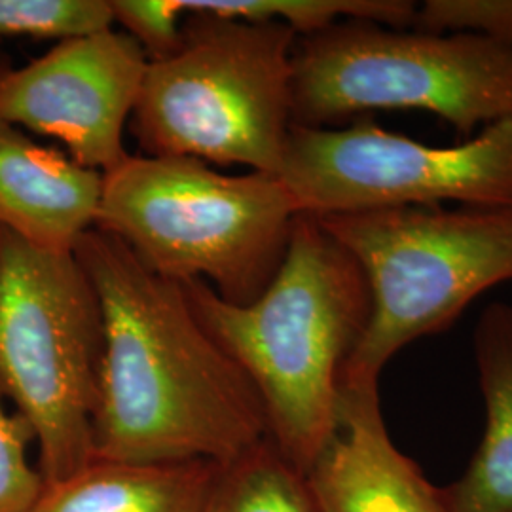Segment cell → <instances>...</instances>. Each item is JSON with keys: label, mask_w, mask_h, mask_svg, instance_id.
Returning a JSON list of instances; mask_svg holds the SVG:
<instances>
[{"label": "cell", "mask_w": 512, "mask_h": 512, "mask_svg": "<svg viewBox=\"0 0 512 512\" xmlns=\"http://www.w3.org/2000/svg\"><path fill=\"white\" fill-rule=\"evenodd\" d=\"M74 256L105 321L92 459L220 465L268 439L255 385L203 327L181 283L152 274L97 228Z\"/></svg>", "instance_id": "cell-1"}, {"label": "cell", "mask_w": 512, "mask_h": 512, "mask_svg": "<svg viewBox=\"0 0 512 512\" xmlns=\"http://www.w3.org/2000/svg\"><path fill=\"white\" fill-rule=\"evenodd\" d=\"M181 285L255 385L268 437L306 475L334 433L342 374L370 321L365 272L317 217L298 213L283 264L255 302L230 304L198 279Z\"/></svg>", "instance_id": "cell-2"}, {"label": "cell", "mask_w": 512, "mask_h": 512, "mask_svg": "<svg viewBox=\"0 0 512 512\" xmlns=\"http://www.w3.org/2000/svg\"><path fill=\"white\" fill-rule=\"evenodd\" d=\"M298 209L277 175H224L179 156H131L103 173L95 226L120 239L152 274L205 281L245 306L268 289Z\"/></svg>", "instance_id": "cell-3"}, {"label": "cell", "mask_w": 512, "mask_h": 512, "mask_svg": "<svg viewBox=\"0 0 512 512\" xmlns=\"http://www.w3.org/2000/svg\"><path fill=\"white\" fill-rule=\"evenodd\" d=\"M296 38L281 23L184 14L177 50L148 61L129 118L145 156L277 175L293 126Z\"/></svg>", "instance_id": "cell-4"}, {"label": "cell", "mask_w": 512, "mask_h": 512, "mask_svg": "<svg viewBox=\"0 0 512 512\" xmlns=\"http://www.w3.org/2000/svg\"><path fill=\"white\" fill-rule=\"evenodd\" d=\"M365 272L372 311L342 385L378 384L416 340L512 281V207H387L317 217Z\"/></svg>", "instance_id": "cell-5"}, {"label": "cell", "mask_w": 512, "mask_h": 512, "mask_svg": "<svg viewBox=\"0 0 512 512\" xmlns=\"http://www.w3.org/2000/svg\"><path fill=\"white\" fill-rule=\"evenodd\" d=\"M425 110L463 135L512 114V42L344 19L296 38L291 122L334 128L372 110Z\"/></svg>", "instance_id": "cell-6"}, {"label": "cell", "mask_w": 512, "mask_h": 512, "mask_svg": "<svg viewBox=\"0 0 512 512\" xmlns=\"http://www.w3.org/2000/svg\"><path fill=\"white\" fill-rule=\"evenodd\" d=\"M105 321L74 253L0 226V397L33 427L46 484L92 461Z\"/></svg>", "instance_id": "cell-7"}, {"label": "cell", "mask_w": 512, "mask_h": 512, "mask_svg": "<svg viewBox=\"0 0 512 512\" xmlns=\"http://www.w3.org/2000/svg\"><path fill=\"white\" fill-rule=\"evenodd\" d=\"M279 181L313 217L387 207H512V114L459 145H427L359 120L291 126Z\"/></svg>", "instance_id": "cell-8"}, {"label": "cell", "mask_w": 512, "mask_h": 512, "mask_svg": "<svg viewBox=\"0 0 512 512\" xmlns=\"http://www.w3.org/2000/svg\"><path fill=\"white\" fill-rule=\"evenodd\" d=\"M148 57L109 29L57 42L23 67L0 57V120L55 137L76 164L109 173L128 158L129 124Z\"/></svg>", "instance_id": "cell-9"}, {"label": "cell", "mask_w": 512, "mask_h": 512, "mask_svg": "<svg viewBox=\"0 0 512 512\" xmlns=\"http://www.w3.org/2000/svg\"><path fill=\"white\" fill-rule=\"evenodd\" d=\"M306 480L319 512H448L442 488L391 439L378 384L342 385L334 433Z\"/></svg>", "instance_id": "cell-10"}, {"label": "cell", "mask_w": 512, "mask_h": 512, "mask_svg": "<svg viewBox=\"0 0 512 512\" xmlns=\"http://www.w3.org/2000/svg\"><path fill=\"white\" fill-rule=\"evenodd\" d=\"M103 173L0 120V226L44 251L74 253L92 230Z\"/></svg>", "instance_id": "cell-11"}, {"label": "cell", "mask_w": 512, "mask_h": 512, "mask_svg": "<svg viewBox=\"0 0 512 512\" xmlns=\"http://www.w3.org/2000/svg\"><path fill=\"white\" fill-rule=\"evenodd\" d=\"M486 425L475 456L442 488L448 512H512V306L495 302L475 330Z\"/></svg>", "instance_id": "cell-12"}, {"label": "cell", "mask_w": 512, "mask_h": 512, "mask_svg": "<svg viewBox=\"0 0 512 512\" xmlns=\"http://www.w3.org/2000/svg\"><path fill=\"white\" fill-rule=\"evenodd\" d=\"M215 463H118L92 459L46 484L31 512H203Z\"/></svg>", "instance_id": "cell-13"}, {"label": "cell", "mask_w": 512, "mask_h": 512, "mask_svg": "<svg viewBox=\"0 0 512 512\" xmlns=\"http://www.w3.org/2000/svg\"><path fill=\"white\" fill-rule=\"evenodd\" d=\"M203 512H319L306 475L285 458L274 442L215 467Z\"/></svg>", "instance_id": "cell-14"}, {"label": "cell", "mask_w": 512, "mask_h": 512, "mask_svg": "<svg viewBox=\"0 0 512 512\" xmlns=\"http://www.w3.org/2000/svg\"><path fill=\"white\" fill-rule=\"evenodd\" d=\"M181 14H211L253 23H281L308 37L344 19H366L395 29L416 25L410 0H177Z\"/></svg>", "instance_id": "cell-15"}, {"label": "cell", "mask_w": 512, "mask_h": 512, "mask_svg": "<svg viewBox=\"0 0 512 512\" xmlns=\"http://www.w3.org/2000/svg\"><path fill=\"white\" fill-rule=\"evenodd\" d=\"M110 0H0V38L71 40L112 29Z\"/></svg>", "instance_id": "cell-16"}, {"label": "cell", "mask_w": 512, "mask_h": 512, "mask_svg": "<svg viewBox=\"0 0 512 512\" xmlns=\"http://www.w3.org/2000/svg\"><path fill=\"white\" fill-rule=\"evenodd\" d=\"M0 397V512H31L46 490L40 469L27 458L33 427L19 414H8Z\"/></svg>", "instance_id": "cell-17"}, {"label": "cell", "mask_w": 512, "mask_h": 512, "mask_svg": "<svg viewBox=\"0 0 512 512\" xmlns=\"http://www.w3.org/2000/svg\"><path fill=\"white\" fill-rule=\"evenodd\" d=\"M435 33H480L512 42V0H429L416 25Z\"/></svg>", "instance_id": "cell-18"}, {"label": "cell", "mask_w": 512, "mask_h": 512, "mask_svg": "<svg viewBox=\"0 0 512 512\" xmlns=\"http://www.w3.org/2000/svg\"><path fill=\"white\" fill-rule=\"evenodd\" d=\"M114 23L135 38L148 61L173 54L181 42L183 14L177 0H110Z\"/></svg>", "instance_id": "cell-19"}]
</instances>
